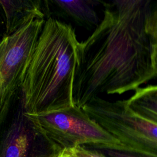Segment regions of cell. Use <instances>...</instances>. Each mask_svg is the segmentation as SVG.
<instances>
[{
	"mask_svg": "<svg viewBox=\"0 0 157 157\" xmlns=\"http://www.w3.org/2000/svg\"><path fill=\"white\" fill-rule=\"evenodd\" d=\"M82 108L121 144L123 151L157 156V124L133 113L125 100L97 97Z\"/></svg>",
	"mask_w": 157,
	"mask_h": 157,
	"instance_id": "4",
	"label": "cell"
},
{
	"mask_svg": "<svg viewBox=\"0 0 157 157\" xmlns=\"http://www.w3.org/2000/svg\"><path fill=\"white\" fill-rule=\"evenodd\" d=\"M125 101L126 106L133 113L157 124V85L139 88Z\"/></svg>",
	"mask_w": 157,
	"mask_h": 157,
	"instance_id": "9",
	"label": "cell"
},
{
	"mask_svg": "<svg viewBox=\"0 0 157 157\" xmlns=\"http://www.w3.org/2000/svg\"><path fill=\"white\" fill-rule=\"evenodd\" d=\"M100 2L102 20L77 46L72 102L80 107L102 94L136 90L157 77L152 29L157 1Z\"/></svg>",
	"mask_w": 157,
	"mask_h": 157,
	"instance_id": "1",
	"label": "cell"
},
{
	"mask_svg": "<svg viewBox=\"0 0 157 157\" xmlns=\"http://www.w3.org/2000/svg\"><path fill=\"white\" fill-rule=\"evenodd\" d=\"M100 150L104 152V154H106V156L107 157H157L156 156L134 153L125 151H119L108 149H101Z\"/></svg>",
	"mask_w": 157,
	"mask_h": 157,
	"instance_id": "11",
	"label": "cell"
},
{
	"mask_svg": "<svg viewBox=\"0 0 157 157\" xmlns=\"http://www.w3.org/2000/svg\"><path fill=\"white\" fill-rule=\"evenodd\" d=\"M6 18V34L10 36L37 19H44L41 2L37 0L0 1Z\"/></svg>",
	"mask_w": 157,
	"mask_h": 157,
	"instance_id": "7",
	"label": "cell"
},
{
	"mask_svg": "<svg viewBox=\"0 0 157 157\" xmlns=\"http://www.w3.org/2000/svg\"><path fill=\"white\" fill-rule=\"evenodd\" d=\"M51 2L61 15L69 18L78 26L88 30L95 29L100 23L94 9L99 1L53 0Z\"/></svg>",
	"mask_w": 157,
	"mask_h": 157,
	"instance_id": "8",
	"label": "cell"
},
{
	"mask_svg": "<svg viewBox=\"0 0 157 157\" xmlns=\"http://www.w3.org/2000/svg\"><path fill=\"white\" fill-rule=\"evenodd\" d=\"M71 150L73 157H107L100 150L86 146H77Z\"/></svg>",
	"mask_w": 157,
	"mask_h": 157,
	"instance_id": "10",
	"label": "cell"
},
{
	"mask_svg": "<svg viewBox=\"0 0 157 157\" xmlns=\"http://www.w3.org/2000/svg\"><path fill=\"white\" fill-rule=\"evenodd\" d=\"M45 20H34L0 41V129L7 122Z\"/></svg>",
	"mask_w": 157,
	"mask_h": 157,
	"instance_id": "5",
	"label": "cell"
},
{
	"mask_svg": "<svg viewBox=\"0 0 157 157\" xmlns=\"http://www.w3.org/2000/svg\"><path fill=\"white\" fill-rule=\"evenodd\" d=\"M62 150L36 128L21 106L0 129V157H55Z\"/></svg>",
	"mask_w": 157,
	"mask_h": 157,
	"instance_id": "6",
	"label": "cell"
},
{
	"mask_svg": "<svg viewBox=\"0 0 157 157\" xmlns=\"http://www.w3.org/2000/svg\"><path fill=\"white\" fill-rule=\"evenodd\" d=\"M152 29L153 33L154 35V37L157 44V10L155 12L153 18V22H152Z\"/></svg>",
	"mask_w": 157,
	"mask_h": 157,
	"instance_id": "12",
	"label": "cell"
},
{
	"mask_svg": "<svg viewBox=\"0 0 157 157\" xmlns=\"http://www.w3.org/2000/svg\"><path fill=\"white\" fill-rule=\"evenodd\" d=\"M78 42L70 25L53 17L45 20L21 86L25 113H47L74 104Z\"/></svg>",
	"mask_w": 157,
	"mask_h": 157,
	"instance_id": "2",
	"label": "cell"
},
{
	"mask_svg": "<svg viewBox=\"0 0 157 157\" xmlns=\"http://www.w3.org/2000/svg\"><path fill=\"white\" fill-rule=\"evenodd\" d=\"M25 115L36 128L61 149L86 146L123 151L121 144L75 104L58 110Z\"/></svg>",
	"mask_w": 157,
	"mask_h": 157,
	"instance_id": "3",
	"label": "cell"
}]
</instances>
